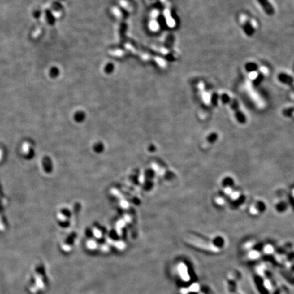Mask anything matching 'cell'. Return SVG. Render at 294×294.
I'll use <instances>...</instances> for the list:
<instances>
[{
  "instance_id": "3",
  "label": "cell",
  "mask_w": 294,
  "mask_h": 294,
  "mask_svg": "<svg viewBox=\"0 0 294 294\" xmlns=\"http://www.w3.org/2000/svg\"><path fill=\"white\" fill-rule=\"evenodd\" d=\"M257 1L266 15L268 16L274 15L275 9L269 0H257Z\"/></svg>"
},
{
  "instance_id": "4",
  "label": "cell",
  "mask_w": 294,
  "mask_h": 294,
  "mask_svg": "<svg viewBox=\"0 0 294 294\" xmlns=\"http://www.w3.org/2000/svg\"><path fill=\"white\" fill-rule=\"evenodd\" d=\"M278 79L282 83L288 84L289 86H293L294 85V78L286 73H281L278 76Z\"/></svg>"
},
{
  "instance_id": "1",
  "label": "cell",
  "mask_w": 294,
  "mask_h": 294,
  "mask_svg": "<svg viewBox=\"0 0 294 294\" xmlns=\"http://www.w3.org/2000/svg\"><path fill=\"white\" fill-rule=\"evenodd\" d=\"M221 99L223 103L227 104L230 106L231 110L234 112L236 119L240 123H244L246 122V117H244L243 112L240 110L238 102L236 99L231 97L227 93L222 94Z\"/></svg>"
},
{
  "instance_id": "5",
  "label": "cell",
  "mask_w": 294,
  "mask_h": 294,
  "mask_svg": "<svg viewBox=\"0 0 294 294\" xmlns=\"http://www.w3.org/2000/svg\"><path fill=\"white\" fill-rule=\"evenodd\" d=\"M245 68H246V70H247V71H249V72H250V71H254L255 70H256L257 69V65L256 63H255L249 62V63L246 64Z\"/></svg>"
},
{
  "instance_id": "2",
  "label": "cell",
  "mask_w": 294,
  "mask_h": 294,
  "mask_svg": "<svg viewBox=\"0 0 294 294\" xmlns=\"http://www.w3.org/2000/svg\"><path fill=\"white\" fill-rule=\"evenodd\" d=\"M242 27L244 33L249 37L253 36L255 32V29L254 25H253L251 20L248 19L247 16H243L242 19Z\"/></svg>"
}]
</instances>
